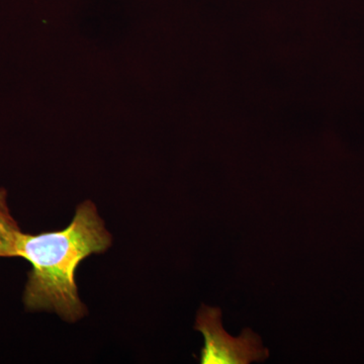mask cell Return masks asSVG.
Listing matches in <instances>:
<instances>
[{"instance_id":"3957f363","label":"cell","mask_w":364,"mask_h":364,"mask_svg":"<svg viewBox=\"0 0 364 364\" xmlns=\"http://www.w3.org/2000/svg\"><path fill=\"white\" fill-rule=\"evenodd\" d=\"M21 235L9 210L6 191L0 188V257H18Z\"/></svg>"},{"instance_id":"6da1fadb","label":"cell","mask_w":364,"mask_h":364,"mask_svg":"<svg viewBox=\"0 0 364 364\" xmlns=\"http://www.w3.org/2000/svg\"><path fill=\"white\" fill-rule=\"evenodd\" d=\"M112 242L97 207L88 200L78 205L66 229L39 235L23 233L18 257L32 264L23 291L26 310L55 312L68 322L85 317L86 308L75 284L76 268L91 254L107 251Z\"/></svg>"},{"instance_id":"7a4b0ae2","label":"cell","mask_w":364,"mask_h":364,"mask_svg":"<svg viewBox=\"0 0 364 364\" xmlns=\"http://www.w3.org/2000/svg\"><path fill=\"white\" fill-rule=\"evenodd\" d=\"M196 329L205 337L200 363L249 364L264 361L269 356L260 337L252 330L244 329L237 338L228 334L223 328L220 309L203 305L196 317Z\"/></svg>"}]
</instances>
